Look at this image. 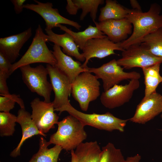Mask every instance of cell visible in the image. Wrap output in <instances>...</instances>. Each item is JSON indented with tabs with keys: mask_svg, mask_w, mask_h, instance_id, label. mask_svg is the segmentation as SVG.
Returning a JSON list of instances; mask_svg holds the SVG:
<instances>
[{
	"mask_svg": "<svg viewBox=\"0 0 162 162\" xmlns=\"http://www.w3.org/2000/svg\"><path fill=\"white\" fill-rule=\"evenodd\" d=\"M98 79L88 70L80 73L71 83L72 96L82 111H86L90 103L100 95V84Z\"/></svg>",
	"mask_w": 162,
	"mask_h": 162,
	"instance_id": "cell-5",
	"label": "cell"
},
{
	"mask_svg": "<svg viewBox=\"0 0 162 162\" xmlns=\"http://www.w3.org/2000/svg\"><path fill=\"white\" fill-rule=\"evenodd\" d=\"M96 27L106 34L114 43H121L132 34V26L126 18L120 20H110L94 22Z\"/></svg>",
	"mask_w": 162,
	"mask_h": 162,
	"instance_id": "cell-15",
	"label": "cell"
},
{
	"mask_svg": "<svg viewBox=\"0 0 162 162\" xmlns=\"http://www.w3.org/2000/svg\"><path fill=\"white\" fill-rule=\"evenodd\" d=\"M122 56L121 58L117 60V63L126 69L136 67L142 69L162 63V58L153 55L143 43L129 46L122 51Z\"/></svg>",
	"mask_w": 162,
	"mask_h": 162,
	"instance_id": "cell-7",
	"label": "cell"
},
{
	"mask_svg": "<svg viewBox=\"0 0 162 162\" xmlns=\"http://www.w3.org/2000/svg\"><path fill=\"white\" fill-rule=\"evenodd\" d=\"M15 103H17L21 108L25 109L23 100L19 95L11 94L0 96V111L9 112L14 107Z\"/></svg>",
	"mask_w": 162,
	"mask_h": 162,
	"instance_id": "cell-29",
	"label": "cell"
},
{
	"mask_svg": "<svg viewBox=\"0 0 162 162\" xmlns=\"http://www.w3.org/2000/svg\"><path fill=\"white\" fill-rule=\"evenodd\" d=\"M22 80L28 89L43 97L44 101L50 103V96L52 88L47 80L48 75L46 68L40 64L35 67L27 65L20 67Z\"/></svg>",
	"mask_w": 162,
	"mask_h": 162,
	"instance_id": "cell-6",
	"label": "cell"
},
{
	"mask_svg": "<svg viewBox=\"0 0 162 162\" xmlns=\"http://www.w3.org/2000/svg\"><path fill=\"white\" fill-rule=\"evenodd\" d=\"M128 8H124L116 1L106 0L105 6L100 9L99 22L110 20H120L126 18Z\"/></svg>",
	"mask_w": 162,
	"mask_h": 162,
	"instance_id": "cell-24",
	"label": "cell"
},
{
	"mask_svg": "<svg viewBox=\"0 0 162 162\" xmlns=\"http://www.w3.org/2000/svg\"><path fill=\"white\" fill-rule=\"evenodd\" d=\"M57 124V131L50 136L48 141L50 145H58L66 151H71L87 138L85 126L73 116L65 117Z\"/></svg>",
	"mask_w": 162,
	"mask_h": 162,
	"instance_id": "cell-2",
	"label": "cell"
},
{
	"mask_svg": "<svg viewBox=\"0 0 162 162\" xmlns=\"http://www.w3.org/2000/svg\"><path fill=\"white\" fill-rule=\"evenodd\" d=\"M26 0H11L10 1L14 6V10L16 14L21 13L24 8Z\"/></svg>",
	"mask_w": 162,
	"mask_h": 162,
	"instance_id": "cell-33",
	"label": "cell"
},
{
	"mask_svg": "<svg viewBox=\"0 0 162 162\" xmlns=\"http://www.w3.org/2000/svg\"><path fill=\"white\" fill-rule=\"evenodd\" d=\"M30 104L32 110L31 117L40 131L45 134L55 128L59 117L54 112L52 102L46 103L36 98Z\"/></svg>",
	"mask_w": 162,
	"mask_h": 162,
	"instance_id": "cell-11",
	"label": "cell"
},
{
	"mask_svg": "<svg viewBox=\"0 0 162 162\" xmlns=\"http://www.w3.org/2000/svg\"><path fill=\"white\" fill-rule=\"evenodd\" d=\"M37 4H25L24 8L34 11L44 19L45 22V28L51 29L56 27L58 24H64L72 26L78 30L81 26L78 22L70 20L61 15L57 8H53L52 3H43L36 0Z\"/></svg>",
	"mask_w": 162,
	"mask_h": 162,
	"instance_id": "cell-13",
	"label": "cell"
},
{
	"mask_svg": "<svg viewBox=\"0 0 162 162\" xmlns=\"http://www.w3.org/2000/svg\"><path fill=\"white\" fill-rule=\"evenodd\" d=\"M161 84H162V82H161Z\"/></svg>",
	"mask_w": 162,
	"mask_h": 162,
	"instance_id": "cell-38",
	"label": "cell"
},
{
	"mask_svg": "<svg viewBox=\"0 0 162 162\" xmlns=\"http://www.w3.org/2000/svg\"><path fill=\"white\" fill-rule=\"evenodd\" d=\"M161 64L157 63L142 68L145 85L144 97L156 92L159 84L162 82V76L160 74Z\"/></svg>",
	"mask_w": 162,
	"mask_h": 162,
	"instance_id": "cell-23",
	"label": "cell"
},
{
	"mask_svg": "<svg viewBox=\"0 0 162 162\" xmlns=\"http://www.w3.org/2000/svg\"><path fill=\"white\" fill-rule=\"evenodd\" d=\"M12 64L6 56L0 52V71L6 72L10 75Z\"/></svg>",
	"mask_w": 162,
	"mask_h": 162,
	"instance_id": "cell-31",
	"label": "cell"
},
{
	"mask_svg": "<svg viewBox=\"0 0 162 162\" xmlns=\"http://www.w3.org/2000/svg\"><path fill=\"white\" fill-rule=\"evenodd\" d=\"M56 27H59L60 30L69 34L78 47L82 50L88 40L95 38H102L106 36L97 27L91 25H89L83 31L78 32H73L61 24H58Z\"/></svg>",
	"mask_w": 162,
	"mask_h": 162,
	"instance_id": "cell-21",
	"label": "cell"
},
{
	"mask_svg": "<svg viewBox=\"0 0 162 162\" xmlns=\"http://www.w3.org/2000/svg\"><path fill=\"white\" fill-rule=\"evenodd\" d=\"M141 159V156L139 154L133 156L127 157L126 162H140Z\"/></svg>",
	"mask_w": 162,
	"mask_h": 162,
	"instance_id": "cell-35",
	"label": "cell"
},
{
	"mask_svg": "<svg viewBox=\"0 0 162 162\" xmlns=\"http://www.w3.org/2000/svg\"><path fill=\"white\" fill-rule=\"evenodd\" d=\"M71 162H77L76 156L74 154V150L71 151Z\"/></svg>",
	"mask_w": 162,
	"mask_h": 162,
	"instance_id": "cell-36",
	"label": "cell"
},
{
	"mask_svg": "<svg viewBox=\"0 0 162 162\" xmlns=\"http://www.w3.org/2000/svg\"><path fill=\"white\" fill-rule=\"evenodd\" d=\"M140 86L139 80L132 79L124 85H116L101 94L100 100L106 108L113 109L128 102Z\"/></svg>",
	"mask_w": 162,
	"mask_h": 162,
	"instance_id": "cell-10",
	"label": "cell"
},
{
	"mask_svg": "<svg viewBox=\"0 0 162 162\" xmlns=\"http://www.w3.org/2000/svg\"><path fill=\"white\" fill-rule=\"evenodd\" d=\"M79 9L82 10L80 16V20H83L87 15L90 13L93 22L95 21L98 8L100 5L103 4V0H73Z\"/></svg>",
	"mask_w": 162,
	"mask_h": 162,
	"instance_id": "cell-26",
	"label": "cell"
},
{
	"mask_svg": "<svg viewBox=\"0 0 162 162\" xmlns=\"http://www.w3.org/2000/svg\"><path fill=\"white\" fill-rule=\"evenodd\" d=\"M142 43L148 47L153 55L162 58V27L145 36Z\"/></svg>",
	"mask_w": 162,
	"mask_h": 162,
	"instance_id": "cell-25",
	"label": "cell"
},
{
	"mask_svg": "<svg viewBox=\"0 0 162 162\" xmlns=\"http://www.w3.org/2000/svg\"><path fill=\"white\" fill-rule=\"evenodd\" d=\"M89 71L94 73L98 79H101L104 91L125 80L138 79L140 74L135 71L126 72L114 59L98 68H88Z\"/></svg>",
	"mask_w": 162,
	"mask_h": 162,
	"instance_id": "cell-8",
	"label": "cell"
},
{
	"mask_svg": "<svg viewBox=\"0 0 162 162\" xmlns=\"http://www.w3.org/2000/svg\"><path fill=\"white\" fill-rule=\"evenodd\" d=\"M162 112V95L156 92L143 97L137 105L133 116L129 120L144 124Z\"/></svg>",
	"mask_w": 162,
	"mask_h": 162,
	"instance_id": "cell-14",
	"label": "cell"
},
{
	"mask_svg": "<svg viewBox=\"0 0 162 162\" xmlns=\"http://www.w3.org/2000/svg\"><path fill=\"white\" fill-rule=\"evenodd\" d=\"M67 4L66 9L68 13L70 15H76L79 10L77 6L73 2V0H67Z\"/></svg>",
	"mask_w": 162,
	"mask_h": 162,
	"instance_id": "cell-32",
	"label": "cell"
},
{
	"mask_svg": "<svg viewBox=\"0 0 162 162\" xmlns=\"http://www.w3.org/2000/svg\"><path fill=\"white\" fill-rule=\"evenodd\" d=\"M102 150L100 162H126L121 150L112 143L109 142L103 147Z\"/></svg>",
	"mask_w": 162,
	"mask_h": 162,
	"instance_id": "cell-28",
	"label": "cell"
},
{
	"mask_svg": "<svg viewBox=\"0 0 162 162\" xmlns=\"http://www.w3.org/2000/svg\"><path fill=\"white\" fill-rule=\"evenodd\" d=\"M121 43H114L106 36L102 38H95L88 40L82 49V54L85 60L81 65L83 68H87L89 60L92 58L101 59L111 55L116 54L115 50L122 52L124 50Z\"/></svg>",
	"mask_w": 162,
	"mask_h": 162,
	"instance_id": "cell-12",
	"label": "cell"
},
{
	"mask_svg": "<svg viewBox=\"0 0 162 162\" xmlns=\"http://www.w3.org/2000/svg\"><path fill=\"white\" fill-rule=\"evenodd\" d=\"M17 116L9 112H0V136L1 137L12 136L15 131Z\"/></svg>",
	"mask_w": 162,
	"mask_h": 162,
	"instance_id": "cell-27",
	"label": "cell"
},
{
	"mask_svg": "<svg viewBox=\"0 0 162 162\" xmlns=\"http://www.w3.org/2000/svg\"><path fill=\"white\" fill-rule=\"evenodd\" d=\"M16 122L20 125L22 134L20 142L10 153V156L13 158L20 155L21 147L27 139L36 135H39L45 137L46 136L39 130L31 117V114L24 109L20 108L18 111Z\"/></svg>",
	"mask_w": 162,
	"mask_h": 162,
	"instance_id": "cell-18",
	"label": "cell"
},
{
	"mask_svg": "<svg viewBox=\"0 0 162 162\" xmlns=\"http://www.w3.org/2000/svg\"><path fill=\"white\" fill-rule=\"evenodd\" d=\"M50 144L44 137L39 139V149L37 153L34 154L28 162H58L59 155L63 149L58 145L49 149Z\"/></svg>",
	"mask_w": 162,
	"mask_h": 162,
	"instance_id": "cell-22",
	"label": "cell"
},
{
	"mask_svg": "<svg viewBox=\"0 0 162 162\" xmlns=\"http://www.w3.org/2000/svg\"><path fill=\"white\" fill-rule=\"evenodd\" d=\"M10 74L5 72L0 71V95L4 96L8 95L10 93L6 81Z\"/></svg>",
	"mask_w": 162,
	"mask_h": 162,
	"instance_id": "cell-30",
	"label": "cell"
},
{
	"mask_svg": "<svg viewBox=\"0 0 162 162\" xmlns=\"http://www.w3.org/2000/svg\"><path fill=\"white\" fill-rule=\"evenodd\" d=\"M160 117L161 118H162V112L161 113V116H160Z\"/></svg>",
	"mask_w": 162,
	"mask_h": 162,
	"instance_id": "cell-37",
	"label": "cell"
},
{
	"mask_svg": "<svg viewBox=\"0 0 162 162\" xmlns=\"http://www.w3.org/2000/svg\"><path fill=\"white\" fill-rule=\"evenodd\" d=\"M56 111L59 112L60 114L64 111L67 112L70 115L76 118L84 126L89 125L109 132L118 130L123 132L129 120V119L118 118L109 112L104 114L85 113L76 110L71 104L64 106Z\"/></svg>",
	"mask_w": 162,
	"mask_h": 162,
	"instance_id": "cell-4",
	"label": "cell"
},
{
	"mask_svg": "<svg viewBox=\"0 0 162 162\" xmlns=\"http://www.w3.org/2000/svg\"><path fill=\"white\" fill-rule=\"evenodd\" d=\"M32 35V28L30 27L19 34L0 38V52L12 63L19 56L22 47Z\"/></svg>",
	"mask_w": 162,
	"mask_h": 162,
	"instance_id": "cell-16",
	"label": "cell"
},
{
	"mask_svg": "<svg viewBox=\"0 0 162 162\" xmlns=\"http://www.w3.org/2000/svg\"><path fill=\"white\" fill-rule=\"evenodd\" d=\"M130 4L133 10L142 11L141 6L138 1L136 0H130Z\"/></svg>",
	"mask_w": 162,
	"mask_h": 162,
	"instance_id": "cell-34",
	"label": "cell"
},
{
	"mask_svg": "<svg viewBox=\"0 0 162 162\" xmlns=\"http://www.w3.org/2000/svg\"><path fill=\"white\" fill-rule=\"evenodd\" d=\"M45 30L48 41L62 47L63 52L67 55L74 57L80 62H85V58L80 52L79 48L69 34L65 32L62 34H58L54 32L51 29L45 28Z\"/></svg>",
	"mask_w": 162,
	"mask_h": 162,
	"instance_id": "cell-19",
	"label": "cell"
},
{
	"mask_svg": "<svg viewBox=\"0 0 162 162\" xmlns=\"http://www.w3.org/2000/svg\"><path fill=\"white\" fill-rule=\"evenodd\" d=\"M74 152L77 162H100L102 150L95 141L81 143Z\"/></svg>",
	"mask_w": 162,
	"mask_h": 162,
	"instance_id": "cell-20",
	"label": "cell"
},
{
	"mask_svg": "<svg viewBox=\"0 0 162 162\" xmlns=\"http://www.w3.org/2000/svg\"><path fill=\"white\" fill-rule=\"evenodd\" d=\"M161 6L156 3L152 4L146 12L128 9L126 18L133 26L131 35L121 43L124 50L129 46L141 43L144 38L162 27Z\"/></svg>",
	"mask_w": 162,
	"mask_h": 162,
	"instance_id": "cell-1",
	"label": "cell"
},
{
	"mask_svg": "<svg viewBox=\"0 0 162 162\" xmlns=\"http://www.w3.org/2000/svg\"><path fill=\"white\" fill-rule=\"evenodd\" d=\"M54 93L52 102L55 111L70 104L68 97L71 93V83L68 77L55 66L46 65Z\"/></svg>",
	"mask_w": 162,
	"mask_h": 162,
	"instance_id": "cell-9",
	"label": "cell"
},
{
	"mask_svg": "<svg viewBox=\"0 0 162 162\" xmlns=\"http://www.w3.org/2000/svg\"><path fill=\"white\" fill-rule=\"evenodd\" d=\"M53 50L51 52L57 61L55 66L68 77L71 83L80 73L88 71V67L82 68L79 61L74 60L64 53L59 46L54 44Z\"/></svg>",
	"mask_w": 162,
	"mask_h": 162,
	"instance_id": "cell-17",
	"label": "cell"
},
{
	"mask_svg": "<svg viewBox=\"0 0 162 162\" xmlns=\"http://www.w3.org/2000/svg\"><path fill=\"white\" fill-rule=\"evenodd\" d=\"M48 41L47 35L44 33L40 25H39L27 51L19 61L12 64L10 75L21 67L34 63H44L55 66L57 61L46 45V43Z\"/></svg>",
	"mask_w": 162,
	"mask_h": 162,
	"instance_id": "cell-3",
	"label": "cell"
}]
</instances>
